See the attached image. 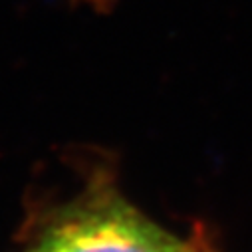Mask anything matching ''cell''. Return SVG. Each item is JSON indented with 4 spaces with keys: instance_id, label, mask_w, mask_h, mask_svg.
<instances>
[{
    "instance_id": "cell-1",
    "label": "cell",
    "mask_w": 252,
    "mask_h": 252,
    "mask_svg": "<svg viewBox=\"0 0 252 252\" xmlns=\"http://www.w3.org/2000/svg\"><path fill=\"white\" fill-rule=\"evenodd\" d=\"M32 252H189L103 183L64 207Z\"/></svg>"
},
{
    "instance_id": "cell-2",
    "label": "cell",
    "mask_w": 252,
    "mask_h": 252,
    "mask_svg": "<svg viewBox=\"0 0 252 252\" xmlns=\"http://www.w3.org/2000/svg\"><path fill=\"white\" fill-rule=\"evenodd\" d=\"M74 2H80V4H88L92 8H97V10H107L111 6L113 0H74Z\"/></svg>"
},
{
    "instance_id": "cell-3",
    "label": "cell",
    "mask_w": 252,
    "mask_h": 252,
    "mask_svg": "<svg viewBox=\"0 0 252 252\" xmlns=\"http://www.w3.org/2000/svg\"><path fill=\"white\" fill-rule=\"evenodd\" d=\"M189 252H191V250H189Z\"/></svg>"
}]
</instances>
